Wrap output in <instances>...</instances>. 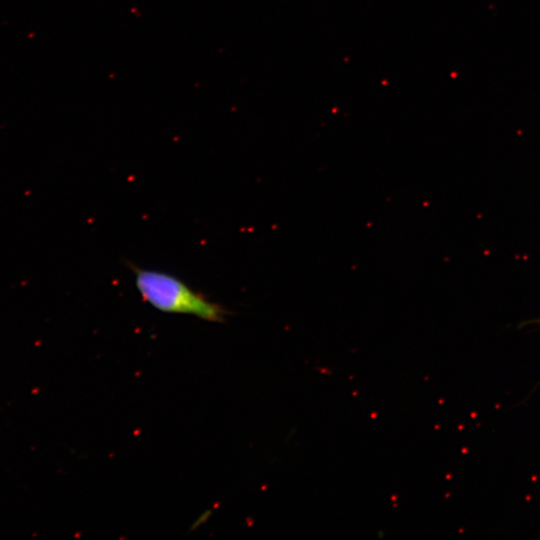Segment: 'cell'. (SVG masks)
Listing matches in <instances>:
<instances>
[{
	"label": "cell",
	"mask_w": 540,
	"mask_h": 540,
	"mask_svg": "<svg viewBox=\"0 0 540 540\" xmlns=\"http://www.w3.org/2000/svg\"><path fill=\"white\" fill-rule=\"evenodd\" d=\"M128 267L143 300L165 313L188 314L210 322H223L228 311L195 291L178 277L157 270L143 269L133 263Z\"/></svg>",
	"instance_id": "1"
}]
</instances>
